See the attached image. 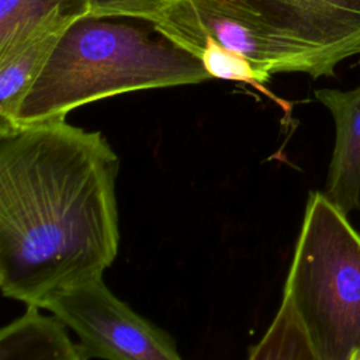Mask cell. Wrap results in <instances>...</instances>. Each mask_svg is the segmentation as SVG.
Returning <instances> with one entry per match:
<instances>
[{
	"instance_id": "cell-3",
	"label": "cell",
	"mask_w": 360,
	"mask_h": 360,
	"mask_svg": "<svg viewBox=\"0 0 360 360\" xmlns=\"http://www.w3.org/2000/svg\"><path fill=\"white\" fill-rule=\"evenodd\" d=\"M283 295L319 360L360 350V233L322 191L308 197Z\"/></svg>"
},
{
	"instance_id": "cell-4",
	"label": "cell",
	"mask_w": 360,
	"mask_h": 360,
	"mask_svg": "<svg viewBox=\"0 0 360 360\" xmlns=\"http://www.w3.org/2000/svg\"><path fill=\"white\" fill-rule=\"evenodd\" d=\"M152 25L173 42L208 37L270 77L276 73L321 77L311 56L248 0H167Z\"/></svg>"
},
{
	"instance_id": "cell-10",
	"label": "cell",
	"mask_w": 360,
	"mask_h": 360,
	"mask_svg": "<svg viewBox=\"0 0 360 360\" xmlns=\"http://www.w3.org/2000/svg\"><path fill=\"white\" fill-rule=\"evenodd\" d=\"M87 14L86 0H0V55L15 48L46 20L73 22Z\"/></svg>"
},
{
	"instance_id": "cell-6",
	"label": "cell",
	"mask_w": 360,
	"mask_h": 360,
	"mask_svg": "<svg viewBox=\"0 0 360 360\" xmlns=\"http://www.w3.org/2000/svg\"><path fill=\"white\" fill-rule=\"evenodd\" d=\"M335 77L340 62L360 55V0H248Z\"/></svg>"
},
{
	"instance_id": "cell-7",
	"label": "cell",
	"mask_w": 360,
	"mask_h": 360,
	"mask_svg": "<svg viewBox=\"0 0 360 360\" xmlns=\"http://www.w3.org/2000/svg\"><path fill=\"white\" fill-rule=\"evenodd\" d=\"M335 124V143L322 191L345 214L360 208V84L314 91Z\"/></svg>"
},
{
	"instance_id": "cell-1",
	"label": "cell",
	"mask_w": 360,
	"mask_h": 360,
	"mask_svg": "<svg viewBox=\"0 0 360 360\" xmlns=\"http://www.w3.org/2000/svg\"><path fill=\"white\" fill-rule=\"evenodd\" d=\"M120 159L100 131L53 120L0 131V290L44 309L103 278L120 243Z\"/></svg>"
},
{
	"instance_id": "cell-2",
	"label": "cell",
	"mask_w": 360,
	"mask_h": 360,
	"mask_svg": "<svg viewBox=\"0 0 360 360\" xmlns=\"http://www.w3.org/2000/svg\"><path fill=\"white\" fill-rule=\"evenodd\" d=\"M127 20L84 15L73 21L22 100L13 128L66 120L77 107L124 93L211 79L198 58L150 22Z\"/></svg>"
},
{
	"instance_id": "cell-11",
	"label": "cell",
	"mask_w": 360,
	"mask_h": 360,
	"mask_svg": "<svg viewBox=\"0 0 360 360\" xmlns=\"http://www.w3.org/2000/svg\"><path fill=\"white\" fill-rule=\"evenodd\" d=\"M180 48L190 52L201 60L205 70L210 73L211 79L229 80L236 83H243L253 87L256 91L267 96L270 100L277 103L280 107L287 108L288 104L271 93L266 87L270 76L260 72L255 65H252L246 58L221 46L218 42L208 37H186L176 41Z\"/></svg>"
},
{
	"instance_id": "cell-8",
	"label": "cell",
	"mask_w": 360,
	"mask_h": 360,
	"mask_svg": "<svg viewBox=\"0 0 360 360\" xmlns=\"http://www.w3.org/2000/svg\"><path fill=\"white\" fill-rule=\"evenodd\" d=\"M72 21L51 18L0 55V131L14 127L22 100Z\"/></svg>"
},
{
	"instance_id": "cell-14",
	"label": "cell",
	"mask_w": 360,
	"mask_h": 360,
	"mask_svg": "<svg viewBox=\"0 0 360 360\" xmlns=\"http://www.w3.org/2000/svg\"><path fill=\"white\" fill-rule=\"evenodd\" d=\"M350 360H360V350H359V352H356V353L350 357Z\"/></svg>"
},
{
	"instance_id": "cell-9",
	"label": "cell",
	"mask_w": 360,
	"mask_h": 360,
	"mask_svg": "<svg viewBox=\"0 0 360 360\" xmlns=\"http://www.w3.org/2000/svg\"><path fill=\"white\" fill-rule=\"evenodd\" d=\"M27 305L25 312L0 330V360H89L68 326L53 314Z\"/></svg>"
},
{
	"instance_id": "cell-12",
	"label": "cell",
	"mask_w": 360,
	"mask_h": 360,
	"mask_svg": "<svg viewBox=\"0 0 360 360\" xmlns=\"http://www.w3.org/2000/svg\"><path fill=\"white\" fill-rule=\"evenodd\" d=\"M248 360H319L285 295L264 336L250 349Z\"/></svg>"
},
{
	"instance_id": "cell-5",
	"label": "cell",
	"mask_w": 360,
	"mask_h": 360,
	"mask_svg": "<svg viewBox=\"0 0 360 360\" xmlns=\"http://www.w3.org/2000/svg\"><path fill=\"white\" fill-rule=\"evenodd\" d=\"M44 309L77 335L89 359L183 360L172 335L115 297L103 278L58 294Z\"/></svg>"
},
{
	"instance_id": "cell-13",
	"label": "cell",
	"mask_w": 360,
	"mask_h": 360,
	"mask_svg": "<svg viewBox=\"0 0 360 360\" xmlns=\"http://www.w3.org/2000/svg\"><path fill=\"white\" fill-rule=\"evenodd\" d=\"M87 15L141 20L153 24L167 0H86Z\"/></svg>"
}]
</instances>
